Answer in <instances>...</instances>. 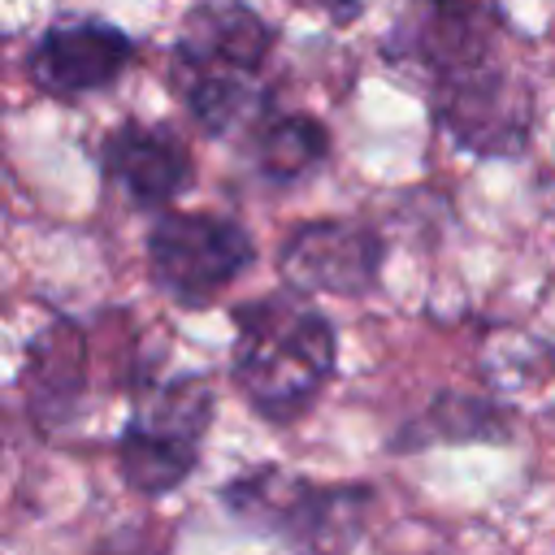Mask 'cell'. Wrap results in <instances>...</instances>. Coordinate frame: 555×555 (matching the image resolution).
Returning <instances> with one entry per match:
<instances>
[{
  "label": "cell",
  "instance_id": "1",
  "mask_svg": "<svg viewBox=\"0 0 555 555\" xmlns=\"http://www.w3.org/2000/svg\"><path fill=\"white\" fill-rule=\"evenodd\" d=\"M503 0H408L382 61L425 82L438 130L473 156H520L533 130L529 87L503 61Z\"/></svg>",
  "mask_w": 555,
  "mask_h": 555
},
{
  "label": "cell",
  "instance_id": "2",
  "mask_svg": "<svg viewBox=\"0 0 555 555\" xmlns=\"http://www.w3.org/2000/svg\"><path fill=\"white\" fill-rule=\"evenodd\" d=\"M278 30L247 0H195L169 48V91L212 139L251 134L278 100L264 82Z\"/></svg>",
  "mask_w": 555,
  "mask_h": 555
},
{
  "label": "cell",
  "instance_id": "3",
  "mask_svg": "<svg viewBox=\"0 0 555 555\" xmlns=\"http://www.w3.org/2000/svg\"><path fill=\"white\" fill-rule=\"evenodd\" d=\"M230 321V377L251 412L269 425H295L304 412H312L317 395L338 369V330L312 304V295L278 286L234 304Z\"/></svg>",
  "mask_w": 555,
  "mask_h": 555
},
{
  "label": "cell",
  "instance_id": "4",
  "mask_svg": "<svg viewBox=\"0 0 555 555\" xmlns=\"http://www.w3.org/2000/svg\"><path fill=\"white\" fill-rule=\"evenodd\" d=\"M247 533L278 538L295 555H351L373 512L369 481H312L286 464H256L217 490Z\"/></svg>",
  "mask_w": 555,
  "mask_h": 555
},
{
  "label": "cell",
  "instance_id": "5",
  "mask_svg": "<svg viewBox=\"0 0 555 555\" xmlns=\"http://www.w3.org/2000/svg\"><path fill=\"white\" fill-rule=\"evenodd\" d=\"M212 416L217 395L204 373H173L165 382H147L134 395V408L113 442L121 481L143 499L173 494L199 468Z\"/></svg>",
  "mask_w": 555,
  "mask_h": 555
},
{
  "label": "cell",
  "instance_id": "6",
  "mask_svg": "<svg viewBox=\"0 0 555 555\" xmlns=\"http://www.w3.org/2000/svg\"><path fill=\"white\" fill-rule=\"evenodd\" d=\"M152 286L178 308H208L251 264L256 238L243 221L221 212H156L143 238Z\"/></svg>",
  "mask_w": 555,
  "mask_h": 555
},
{
  "label": "cell",
  "instance_id": "7",
  "mask_svg": "<svg viewBox=\"0 0 555 555\" xmlns=\"http://www.w3.org/2000/svg\"><path fill=\"white\" fill-rule=\"evenodd\" d=\"M386 238L382 230L351 217L299 221L278 247V278L299 295L364 299L382 282Z\"/></svg>",
  "mask_w": 555,
  "mask_h": 555
},
{
  "label": "cell",
  "instance_id": "8",
  "mask_svg": "<svg viewBox=\"0 0 555 555\" xmlns=\"http://www.w3.org/2000/svg\"><path fill=\"white\" fill-rule=\"evenodd\" d=\"M134 35L104 17H56L26 48L30 82L52 100H82L108 91L134 65Z\"/></svg>",
  "mask_w": 555,
  "mask_h": 555
},
{
  "label": "cell",
  "instance_id": "9",
  "mask_svg": "<svg viewBox=\"0 0 555 555\" xmlns=\"http://www.w3.org/2000/svg\"><path fill=\"white\" fill-rule=\"evenodd\" d=\"M100 173L126 191V199L143 212H165L191 186V152L186 143L156 121L126 117L100 139Z\"/></svg>",
  "mask_w": 555,
  "mask_h": 555
},
{
  "label": "cell",
  "instance_id": "10",
  "mask_svg": "<svg viewBox=\"0 0 555 555\" xmlns=\"http://www.w3.org/2000/svg\"><path fill=\"white\" fill-rule=\"evenodd\" d=\"M22 390L30 421L43 434H56L78 416V403L87 395V334L74 321H52L39 330L26 347Z\"/></svg>",
  "mask_w": 555,
  "mask_h": 555
},
{
  "label": "cell",
  "instance_id": "11",
  "mask_svg": "<svg viewBox=\"0 0 555 555\" xmlns=\"http://www.w3.org/2000/svg\"><path fill=\"white\" fill-rule=\"evenodd\" d=\"M507 438H512V412L499 399L438 390L408 425L395 429L386 451L408 455V451H429V447H468V442H507Z\"/></svg>",
  "mask_w": 555,
  "mask_h": 555
},
{
  "label": "cell",
  "instance_id": "12",
  "mask_svg": "<svg viewBox=\"0 0 555 555\" xmlns=\"http://www.w3.org/2000/svg\"><path fill=\"white\" fill-rule=\"evenodd\" d=\"M251 165L269 186H295L330 160V130L312 113H269L247 134Z\"/></svg>",
  "mask_w": 555,
  "mask_h": 555
},
{
  "label": "cell",
  "instance_id": "13",
  "mask_svg": "<svg viewBox=\"0 0 555 555\" xmlns=\"http://www.w3.org/2000/svg\"><path fill=\"white\" fill-rule=\"evenodd\" d=\"M291 4L321 13L330 26H351V22H360L364 9H369V0H291Z\"/></svg>",
  "mask_w": 555,
  "mask_h": 555
}]
</instances>
